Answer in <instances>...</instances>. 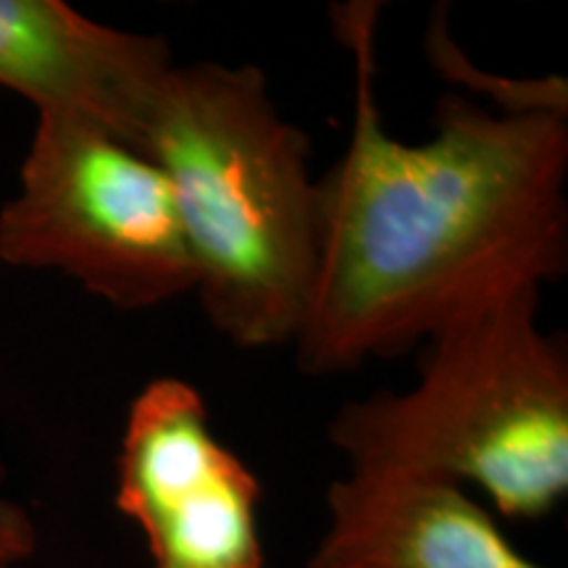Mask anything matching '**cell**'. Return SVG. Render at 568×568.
I'll return each mask as SVG.
<instances>
[{"label": "cell", "instance_id": "6da1fadb", "mask_svg": "<svg viewBox=\"0 0 568 568\" xmlns=\"http://www.w3.org/2000/svg\"><path fill=\"white\" fill-rule=\"evenodd\" d=\"M379 9L351 0L329 11L353 55V130L318 180V261L293 343L305 374L400 355L568 266V119L510 116L447 92L429 140L393 138L376 103Z\"/></svg>", "mask_w": 568, "mask_h": 568}, {"label": "cell", "instance_id": "7a4b0ae2", "mask_svg": "<svg viewBox=\"0 0 568 568\" xmlns=\"http://www.w3.org/2000/svg\"><path fill=\"white\" fill-rule=\"evenodd\" d=\"M138 151L166 176L213 329L245 351L295 343L318 261L311 140L255 67H169Z\"/></svg>", "mask_w": 568, "mask_h": 568}, {"label": "cell", "instance_id": "3957f363", "mask_svg": "<svg viewBox=\"0 0 568 568\" xmlns=\"http://www.w3.org/2000/svg\"><path fill=\"white\" fill-rule=\"evenodd\" d=\"M537 314L524 287L456 318L414 389L347 403L329 439L358 471L468 481L503 518H545L568 493V353Z\"/></svg>", "mask_w": 568, "mask_h": 568}, {"label": "cell", "instance_id": "277c9868", "mask_svg": "<svg viewBox=\"0 0 568 568\" xmlns=\"http://www.w3.org/2000/svg\"><path fill=\"white\" fill-rule=\"evenodd\" d=\"M0 261L67 274L122 311L155 308L195 290L166 176L77 113H38L19 190L0 209Z\"/></svg>", "mask_w": 568, "mask_h": 568}, {"label": "cell", "instance_id": "5b68a950", "mask_svg": "<svg viewBox=\"0 0 568 568\" xmlns=\"http://www.w3.org/2000/svg\"><path fill=\"white\" fill-rule=\"evenodd\" d=\"M264 489L209 426L190 382L159 376L134 397L116 458V508L145 535L153 568H266Z\"/></svg>", "mask_w": 568, "mask_h": 568}, {"label": "cell", "instance_id": "8992f818", "mask_svg": "<svg viewBox=\"0 0 568 568\" xmlns=\"http://www.w3.org/2000/svg\"><path fill=\"white\" fill-rule=\"evenodd\" d=\"M166 40L92 21L61 0H0V88L34 113H77L138 148Z\"/></svg>", "mask_w": 568, "mask_h": 568}, {"label": "cell", "instance_id": "52a82bcc", "mask_svg": "<svg viewBox=\"0 0 568 568\" xmlns=\"http://www.w3.org/2000/svg\"><path fill=\"white\" fill-rule=\"evenodd\" d=\"M326 508L329 529L308 568H545L450 481L353 468Z\"/></svg>", "mask_w": 568, "mask_h": 568}, {"label": "cell", "instance_id": "ba28073f", "mask_svg": "<svg viewBox=\"0 0 568 568\" xmlns=\"http://www.w3.org/2000/svg\"><path fill=\"white\" fill-rule=\"evenodd\" d=\"M450 11L437 6L426 27V59L443 80L458 84L468 95H485L497 105L500 113L524 116V113H550L568 119V80L558 74L548 77H497L479 69L460 51L450 32ZM466 95V98H468Z\"/></svg>", "mask_w": 568, "mask_h": 568}, {"label": "cell", "instance_id": "9c48e42d", "mask_svg": "<svg viewBox=\"0 0 568 568\" xmlns=\"http://www.w3.org/2000/svg\"><path fill=\"white\" fill-rule=\"evenodd\" d=\"M3 481L0 466V568H21L38 550V527L30 510L3 495Z\"/></svg>", "mask_w": 568, "mask_h": 568}]
</instances>
